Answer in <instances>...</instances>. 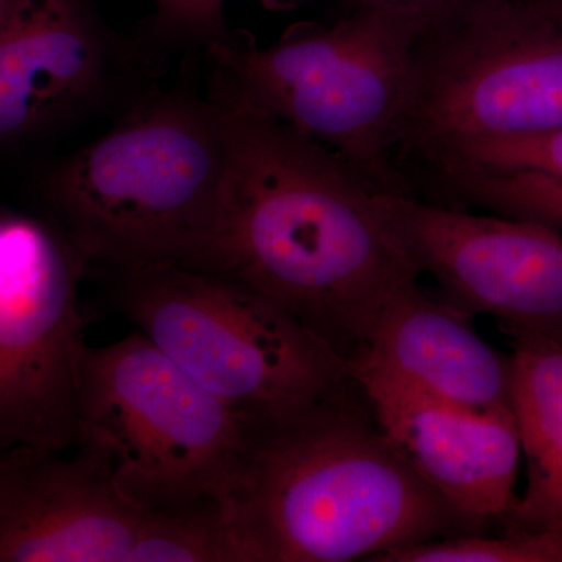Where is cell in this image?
<instances>
[{
	"mask_svg": "<svg viewBox=\"0 0 562 562\" xmlns=\"http://www.w3.org/2000/svg\"><path fill=\"white\" fill-rule=\"evenodd\" d=\"M220 103L227 184L201 271L258 292L347 361L383 303L419 277L384 211L391 190L288 125Z\"/></svg>",
	"mask_w": 562,
	"mask_h": 562,
	"instance_id": "1",
	"label": "cell"
},
{
	"mask_svg": "<svg viewBox=\"0 0 562 562\" xmlns=\"http://www.w3.org/2000/svg\"><path fill=\"white\" fill-rule=\"evenodd\" d=\"M224 509L239 562L375 561L486 530L409 468L353 379L317 401L251 412Z\"/></svg>",
	"mask_w": 562,
	"mask_h": 562,
	"instance_id": "2",
	"label": "cell"
},
{
	"mask_svg": "<svg viewBox=\"0 0 562 562\" xmlns=\"http://www.w3.org/2000/svg\"><path fill=\"white\" fill-rule=\"evenodd\" d=\"M227 172L224 106L161 99L52 172V222L87 266L202 269L220 232Z\"/></svg>",
	"mask_w": 562,
	"mask_h": 562,
	"instance_id": "3",
	"label": "cell"
},
{
	"mask_svg": "<svg viewBox=\"0 0 562 562\" xmlns=\"http://www.w3.org/2000/svg\"><path fill=\"white\" fill-rule=\"evenodd\" d=\"M251 412L221 401L139 331L83 351L74 449L151 512L224 505Z\"/></svg>",
	"mask_w": 562,
	"mask_h": 562,
	"instance_id": "4",
	"label": "cell"
},
{
	"mask_svg": "<svg viewBox=\"0 0 562 562\" xmlns=\"http://www.w3.org/2000/svg\"><path fill=\"white\" fill-rule=\"evenodd\" d=\"M103 271L111 303L135 330L236 408H290L351 382L330 346L239 281L177 265Z\"/></svg>",
	"mask_w": 562,
	"mask_h": 562,
	"instance_id": "5",
	"label": "cell"
},
{
	"mask_svg": "<svg viewBox=\"0 0 562 562\" xmlns=\"http://www.w3.org/2000/svg\"><path fill=\"white\" fill-rule=\"evenodd\" d=\"M413 44L402 25L369 11L268 47L222 40L211 44L224 81L217 101L279 121L402 191L391 150L408 103Z\"/></svg>",
	"mask_w": 562,
	"mask_h": 562,
	"instance_id": "6",
	"label": "cell"
},
{
	"mask_svg": "<svg viewBox=\"0 0 562 562\" xmlns=\"http://www.w3.org/2000/svg\"><path fill=\"white\" fill-rule=\"evenodd\" d=\"M562 127V0H494L414 41L398 144Z\"/></svg>",
	"mask_w": 562,
	"mask_h": 562,
	"instance_id": "7",
	"label": "cell"
},
{
	"mask_svg": "<svg viewBox=\"0 0 562 562\" xmlns=\"http://www.w3.org/2000/svg\"><path fill=\"white\" fill-rule=\"evenodd\" d=\"M221 505L151 512L101 461L38 447L0 453V562H235Z\"/></svg>",
	"mask_w": 562,
	"mask_h": 562,
	"instance_id": "8",
	"label": "cell"
},
{
	"mask_svg": "<svg viewBox=\"0 0 562 562\" xmlns=\"http://www.w3.org/2000/svg\"><path fill=\"white\" fill-rule=\"evenodd\" d=\"M87 268L54 222L0 211V453L76 447Z\"/></svg>",
	"mask_w": 562,
	"mask_h": 562,
	"instance_id": "9",
	"label": "cell"
},
{
	"mask_svg": "<svg viewBox=\"0 0 562 562\" xmlns=\"http://www.w3.org/2000/svg\"><path fill=\"white\" fill-rule=\"evenodd\" d=\"M384 211L416 271L441 299L487 314L512 336L562 344V231L541 222L473 214L386 191Z\"/></svg>",
	"mask_w": 562,
	"mask_h": 562,
	"instance_id": "10",
	"label": "cell"
},
{
	"mask_svg": "<svg viewBox=\"0 0 562 562\" xmlns=\"http://www.w3.org/2000/svg\"><path fill=\"white\" fill-rule=\"evenodd\" d=\"M347 371L380 430L428 486L487 527L512 506L520 442L512 408L472 412L432 397L371 362Z\"/></svg>",
	"mask_w": 562,
	"mask_h": 562,
	"instance_id": "11",
	"label": "cell"
},
{
	"mask_svg": "<svg viewBox=\"0 0 562 562\" xmlns=\"http://www.w3.org/2000/svg\"><path fill=\"white\" fill-rule=\"evenodd\" d=\"M114 50L85 0H0V146L101 99Z\"/></svg>",
	"mask_w": 562,
	"mask_h": 562,
	"instance_id": "12",
	"label": "cell"
},
{
	"mask_svg": "<svg viewBox=\"0 0 562 562\" xmlns=\"http://www.w3.org/2000/svg\"><path fill=\"white\" fill-rule=\"evenodd\" d=\"M471 319V314L425 294L412 281L383 303L349 360L371 362L432 397L472 412L512 408L509 358L492 349Z\"/></svg>",
	"mask_w": 562,
	"mask_h": 562,
	"instance_id": "13",
	"label": "cell"
},
{
	"mask_svg": "<svg viewBox=\"0 0 562 562\" xmlns=\"http://www.w3.org/2000/svg\"><path fill=\"white\" fill-rule=\"evenodd\" d=\"M509 405L527 490L503 514L505 531H562V344L541 336H513Z\"/></svg>",
	"mask_w": 562,
	"mask_h": 562,
	"instance_id": "14",
	"label": "cell"
},
{
	"mask_svg": "<svg viewBox=\"0 0 562 562\" xmlns=\"http://www.w3.org/2000/svg\"><path fill=\"white\" fill-rule=\"evenodd\" d=\"M436 172L501 173L562 187V127L461 140L428 155Z\"/></svg>",
	"mask_w": 562,
	"mask_h": 562,
	"instance_id": "15",
	"label": "cell"
},
{
	"mask_svg": "<svg viewBox=\"0 0 562 562\" xmlns=\"http://www.w3.org/2000/svg\"><path fill=\"white\" fill-rule=\"evenodd\" d=\"M373 562H562V531L452 536L394 550Z\"/></svg>",
	"mask_w": 562,
	"mask_h": 562,
	"instance_id": "16",
	"label": "cell"
},
{
	"mask_svg": "<svg viewBox=\"0 0 562 562\" xmlns=\"http://www.w3.org/2000/svg\"><path fill=\"white\" fill-rule=\"evenodd\" d=\"M454 198L491 213L541 222L562 231V187L501 173L438 172Z\"/></svg>",
	"mask_w": 562,
	"mask_h": 562,
	"instance_id": "17",
	"label": "cell"
},
{
	"mask_svg": "<svg viewBox=\"0 0 562 562\" xmlns=\"http://www.w3.org/2000/svg\"><path fill=\"white\" fill-rule=\"evenodd\" d=\"M353 11H369L397 22L414 41L460 20L494 0H350Z\"/></svg>",
	"mask_w": 562,
	"mask_h": 562,
	"instance_id": "18",
	"label": "cell"
},
{
	"mask_svg": "<svg viewBox=\"0 0 562 562\" xmlns=\"http://www.w3.org/2000/svg\"><path fill=\"white\" fill-rule=\"evenodd\" d=\"M161 20L181 35L222 41V0H155Z\"/></svg>",
	"mask_w": 562,
	"mask_h": 562,
	"instance_id": "19",
	"label": "cell"
}]
</instances>
